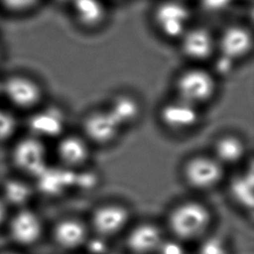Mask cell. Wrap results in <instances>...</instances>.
I'll use <instances>...</instances> for the list:
<instances>
[{
	"label": "cell",
	"mask_w": 254,
	"mask_h": 254,
	"mask_svg": "<svg viewBox=\"0 0 254 254\" xmlns=\"http://www.w3.org/2000/svg\"><path fill=\"white\" fill-rule=\"evenodd\" d=\"M3 101L14 109L33 111L42 105L44 89L35 78L24 73H11L1 78Z\"/></svg>",
	"instance_id": "obj_3"
},
{
	"label": "cell",
	"mask_w": 254,
	"mask_h": 254,
	"mask_svg": "<svg viewBox=\"0 0 254 254\" xmlns=\"http://www.w3.org/2000/svg\"><path fill=\"white\" fill-rule=\"evenodd\" d=\"M122 127L106 109H99L87 114L82 122L83 137L96 145H107L119 135Z\"/></svg>",
	"instance_id": "obj_9"
},
{
	"label": "cell",
	"mask_w": 254,
	"mask_h": 254,
	"mask_svg": "<svg viewBox=\"0 0 254 254\" xmlns=\"http://www.w3.org/2000/svg\"><path fill=\"white\" fill-rule=\"evenodd\" d=\"M41 0H0V9L13 15H23L35 9Z\"/></svg>",
	"instance_id": "obj_24"
},
{
	"label": "cell",
	"mask_w": 254,
	"mask_h": 254,
	"mask_svg": "<svg viewBox=\"0 0 254 254\" xmlns=\"http://www.w3.org/2000/svg\"><path fill=\"white\" fill-rule=\"evenodd\" d=\"M162 241V233L156 225L141 223L129 232L126 243L134 254H154Z\"/></svg>",
	"instance_id": "obj_16"
},
{
	"label": "cell",
	"mask_w": 254,
	"mask_h": 254,
	"mask_svg": "<svg viewBox=\"0 0 254 254\" xmlns=\"http://www.w3.org/2000/svg\"><path fill=\"white\" fill-rule=\"evenodd\" d=\"M6 212H7V205H6V203L3 201V199L0 196V225L5 220Z\"/></svg>",
	"instance_id": "obj_28"
},
{
	"label": "cell",
	"mask_w": 254,
	"mask_h": 254,
	"mask_svg": "<svg viewBox=\"0 0 254 254\" xmlns=\"http://www.w3.org/2000/svg\"><path fill=\"white\" fill-rule=\"evenodd\" d=\"M231 198L242 208L252 210L254 205V175L252 164L232 177L229 184Z\"/></svg>",
	"instance_id": "obj_18"
},
{
	"label": "cell",
	"mask_w": 254,
	"mask_h": 254,
	"mask_svg": "<svg viewBox=\"0 0 254 254\" xmlns=\"http://www.w3.org/2000/svg\"><path fill=\"white\" fill-rule=\"evenodd\" d=\"M0 196L6 205L24 206L33 196V187L23 178H7L1 187Z\"/></svg>",
	"instance_id": "obj_21"
},
{
	"label": "cell",
	"mask_w": 254,
	"mask_h": 254,
	"mask_svg": "<svg viewBox=\"0 0 254 254\" xmlns=\"http://www.w3.org/2000/svg\"><path fill=\"white\" fill-rule=\"evenodd\" d=\"M57 2H60V3H65V4H70L73 0H56Z\"/></svg>",
	"instance_id": "obj_30"
},
{
	"label": "cell",
	"mask_w": 254,
	"mask_h": 254,
	"mask_svg": "<svg viewBox=\"0 0 254 254\" xmlns=\"http://www.w3.org/2000/svg\"><path fill=\"white\" fill-rule=\"evenodd\" d=\"M182 53L190 60L202 62L216 52V39L205 27H189L179 39Z\"/></svg>",
	"instance_id": "obj_11"
},
{
	"label": "cell",
	"mask_w": 254,
	"mask_h": 254,
	"mask_svg": "<svg viewBox=\"0 0 254 254\" xmlns=\"http://www.w3.org/2000/svg\"><path fill=\"white\" fill-rule=\"evenodd\" d=\"M1 102H4V101H3V94H2V84H1V78H0V105H1Z\"/></svg>",
	"instance_id": "obj_29"
},
{
	"label": "cell",
	"mask_w": 254,
	"mask_h": 254,
	"mask_svg": "<svg viewBox=\"0 0 254 254\" xmlns=\"http://www.w3.org/2000/svg\"><path fill=\"white\" fill-rule=\"evenodd\" d=\"M154 254H187L184 246L175 240H164Z\"/></svg>",
	"instance_id": "obj_26"
},
{
	"label": "cell",
	"mask_w": 254,
	"mask_h": 254,
	"mask_svg": "<svg viewBox=\"0 0 254 254\" xmlns=\"http://www.w3.org/2000/svg\"><path fill=\"white\" fill-rule=\"evenodd\" d=\"M1 59H2V50H1V47H0V62H1Z\"/></svg>",
	"instance_id": "obj_32"
},
{
	"label": "cell",
	"mask_w": 254,
	"mask_h": 254,
	"mask_svg": "<svg viewBox=\"0 0 254 254\" xmlns=\"http://www.w3.org/2000/svg\"><path fill=\"white\" fill-rule=\"evenodd\" d=\"M28 119L29 134L42 140L58 139L64 131L65 117L63 111L56 106L43 107L42 105L31 111Z\"/></svg>",
	"instance_id": "obj_10"
},
{
	"label": "cell",
	"mask_w": 254,
	"mask_h": 254,
	"mask_svg": "<svg viewBox=\"0 0 254 254\" xmlns=\"http://www.w3.org/2000/svg\"><path fill=\"white\" fill-rule=\"evenodd\" d=\"M86 238L85 226L75 219H64L54 229V239L64 249H75L84 244Z\"/></svg>",
	"instance_id": "obj_19"
},
{
	"label": "cell",
	"mask_w": 254,
	"mask_h": 254,
	"mask_svg": "<svg viewBox=\"0 0 254 254\" xmlns=\"http://www.w3.org/2000/svg\"><path fill=\"white\" fill-rule=\"evenodd\" d=\"M18 128V121L12 111L0 105V142L13 139Z\"/></svg>",
	"instance_id": "obj_23"
},
{
	"label": "cell",
	"mask_w": 254,
	"mask_h": 254,
	"mask_svg": "<svg viewBox=\"0 0 254 254\" xmlns=\"http://www.w3.org/2000/svg\"><path fill=\"white\" fill-rule=\"evenodd\" d=\"M10 233L21 245L34 244L42 234L41 220L33 210L21 208L10 221Z\"/></svg>",
	"instance_id": "obj_14"
},
{
	"label": "cell",
	"mask_w": 254,
	"mask_h": 254,
	"mask_svg": "<svg viewBox=\"0 0 254 254\" xmlns=\"http://www.w3.org/2000/svg\"><path fill=\"white\" fill-rule=\"evenodd\" d=\"M57 140L56 154L61 166L73 171L82 169L90 157V143L76 134H63Z\"/></svg>",
	"instance_id": "obj_12"
},
{
	"label": "cell",
	"mask_w": 254,
	"mask_h": 254,
	"mask_svg": "<svg viewBox=\"0 0 254 254\" xmlns=\"http://www.w3.org/2000/svg\"><path fill=\"white\" fill-rule=\"evenodd\" d=\"M175 89L176 97L200 107L210 101L216 93L215 73L200 66L190 67L179 74Z\"/></svg>",
	"instance_id": "obj_2"
},
{
	"label": "cell",
	"mask_w": 254,
	"mask_h": 254,
	"mask_svg": "<svg viewBox=\"0 0 254 254\" xmlns=\"http://www.w3.org/2000/svg\"><path fill=\"white\" fill-rule=\"evenodd\" d=\"M233 0H199L201 7L209 13H219L226 10Z\"/></svg>",
	"instance_id": "obj_27"
},
{
	"label": "cell",
	"mask_w": 254,
	"mask_h": 254,
	"mask_svg": "<svg viewBox=\"0 0 254 254\" xmlns=\"http://www.w3.org/2000/svg\"><path fill=\"white\" fill-rule=\"evenodd\" d=\"M211 215L208 208L198 201L189 200L177 205L169 216V226L181 240L200 237L208 228Z\"/></svg>",
	"instance_id": "obj_1"
},
{
	"label": "cell",
	"mask_w": 254,
	"mask_h": 254,
	"mask_svg": "<svg viewBox=\"0 0 254 254\" xmlns=\"http://www.w3.org/2000/svg\"><path fill=\"white\" fill-rule=\"evenodd\" d=\"M198 254H228V252L220 239L212 237L201 243L198 249Z\"/></svg>",
	"instance_id": "obj_25"
},
{
	"label": "cell",
	"mask_w": 254,
	"mask_h": 254,
	"mask_svg": "<svg viewBox=\"0 0 254 254\" xmlns=\"http://www.w3.org/2000/svg\"><path fill=\"white\" fill-rule=\"evenodd\" d=\"M246 155L245 142L233 134H225L217 138L213 144L212 156L223 166L234 165Z\"/></svg>",
	"instance_id": "obj_17"
},
{
	"label": "cell",
	"mask_w": 254,
	"mask_h": 254,
	"mask_svg": "<svg viewBox=\"0 0 254 254\" xmlns=\"http://www.w3.org/2000/svg\"><path fill=\"white\" fill-rule=\"evenodd\" d=\"M0 254H17V253H13V252H2Z\"/></svg>",
	"instance_id": "obj_31"
},
{
	"label": "cell",
	"mask_w": 254,
	"mask_h": 254,
	"mask_svg": "<svg viewBox=\"0 0 254 254\" xmlns=\"http://www.w3.org/2000/svg\"><path fill=\"white\" fill-rule=\"evenodd\" d=\"M70 5L76 21L85 28H97L106 19L107 9L102 0H73Z\"/></svg>",
	"instance_id": "obj_20"
},
{
	"label": "cell",
	"mask_w": 254,
	"mask_h": 254,
	"mask_svg": "<svg viewBox=\"0 0 254 254\" xmlns=\"http://www.w3.org/2000/svg\"><path fill=\"white\" fill-rule=\"evenodd\" d=\"M159 118L162 124L170 130H190L199 122V107L176 97L161 106Z\"/></svg>",
	"instance_id": "obj_8"
},
{
	"label": "cell",
	"mask_w": 254,
	"mask_h": 254,
	"mask_svg": "<svg viewBox=\"0 0 254 254\" xmlns=\"http://www.w3.org/2000/svg\"><path fill=\"white\" fill-rule=\"evenodd\" d=\"M253 49L252 32L243 25H229L216 39V51L219 56L231 61L239 62L246 58Z\"/></svg>",
	"instance_id": "obj_7"
},
{
	"label": "cell",
	"mask_w": 254,
	"mask_h": 254,
	"mask_svg": "<svg viewBox=\"0 0 254 254\" xmlns=\"http://www.w3.org/2000/svg\"><path fill=\"white\" fill-rule=\"evenodd\" d=\"M10 159L19 173L32 179L39 176L50 165L46 142L31 134L14 141Z\"/></svg>",
	"instance_id": "obj_4"
},
{
	"label": "cell",
	"mask_w": 254,
	"mask_h": 254,
	"mask_svg": "<svg viewBox=\"0 0 254 254\" xmlns=\"http://www.w3.org/2000/svg\"><path fill=\"white\" fill-rule=\"evenodd\" d=\"M190 11L180 0H165L154 10V22L158 31L168 39L179 40L190 27Z\"/></svg>",
	"instance_id": "obj_6"
},
{
	"label": "cell",
	"mask_w": 254,
	"mask_h": 254,
	"mask_svg": "<svg viewBox=\"0 0 254 254\" xmlns=\"http://www.w3.org/2000/svg\"><path fill=\"white\" fill-rule=\"evenodd\" d=\"M106 109L122 128L133 123L139 117L141 110L139 102L133 96L127 94L115 96Z\"/></svg>",
	"instance_id": "obj_22"
},
{
	"label": "cell",
	"mask_w": 254,
	"mask_h": 254,
	"mask_svg": "<svg viewBox=\"0 0 254 254\" xmlns=\"http://www.w3.org/2000/svg\"><path fill=\"white\" fill-rule=\"evenodd\" d=\"M129 217V210L125 206L109 203L101 205L94 210L91 223L99 236H113L124 228Z\"/></svg>",
	"instance_id": "obj_13"
},
{
	"label": "cell",
	"mask_w": 254,
	"mask_h": 254,
	"mask_svg": "<svg viewBox=\"0 0 254 254\" xmlns=\"http://www.w3.org/2000/svg\"><path fill=\"white\" fill-rule=\"evenodd\" d=\"M36 186L47 195H56L75 183V171L64 167L58 169L50 165L35 179Z\"/></svg>",
	"instance_id": "obj_15"
},
{
	"label": "cell",
	"mask_w": 254,
	"mask_h": 254,
	"mask_svg": "<svg viewBox=\"0 0 254 254\" xmlns=\"http://www.w3.org/2000/svg\"><path fill=\"white\" fill-rule=\"evenodd\" d=\"M223 167L212 155H197L184 165L183 175L187 184L197 190L215 188L224 177Z\"/></svg>",
	"instance_id": "obj_5"
}]
</instances>
